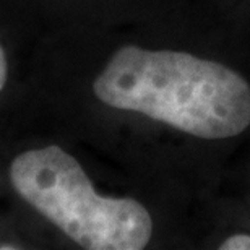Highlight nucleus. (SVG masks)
<instances>
[{"instance_id": "7ed1b4c3", "label": "nucleus", "mask_w": 250, "mask_h": 250, "mask_svg": "<svg viewBox=\"0 0 250 250\" xmlns=\"http://www.w3.org/2000/svg\"><path fill=\"white\" fill-rule=\"evenodd\" d=\"M221 250H250V234H234L228 237L221 246Z\"/></svg>"}, {"instance_id": "20e7f679", "label": "nucleus", "mask_w": 250, "mask_h": 250, "mask_svg": "<svg viewBox=\"0 0 250 250\" xmlns=\"http://www.w3.org/2000/svg\"><path fill=\"white\" fill-rule=\"evenodd\" d=\"M7 59H5V54H3V49L0 46V91L3 89L5 86V82H7Z\"/></svg>"}, {"instance_id": "f03ea898", "label": "nucleus", "mask_w": 250, "mask_h": 250, "mask_svg": "<svg viewBox=\"0 0 250 250\" xmlns=\"http://www.w3.org/2000/svg\"><path fill=\"white\" fill-rule=\"evenodd\" d=\"M15 190L67 236L89 250H142L153 219L132 198L101 197L72 154L51 145L21 153L10 167Z\"/></svg>"}, {"instance_id": "39448f33", "label": "nucleus", "mask_w": 250, "mask_h": 250, "mask_svg": "<svg viewBox=\"0 0 250 250\" xmlns=\"http://www.w3.org/2000/svg\"><path fill=\"white\" fill-rule=\"evenodd\" d=\"M18 247L15 246H0V250H17Z\"/></svg>"}, {"instance_id": "f257e3e1", "label": "nucleus", "mask_w": 250, "mask_h": 250, "mask_svg": "<svg viewBox=\"0 0 250 250\" xmlns=\"http://www.w3.org/2000/svg\"><path fill=\"white\" fill-rule=\"evenodd\" d=\"M99 101L205 140L250 127V84L223 63L179 51L124 46L94 80Z\"/></svg>"}]
</instances>
